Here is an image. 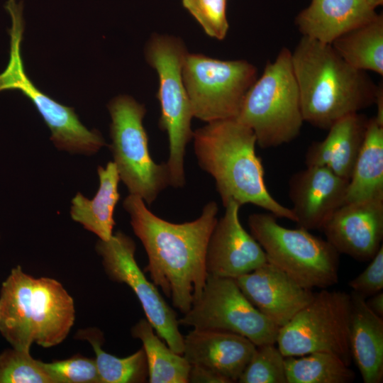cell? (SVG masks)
I'll return each mask as SVG.
<instances>
[{"instance_id":"6da1fadb","label":"cell","mask_w":383,"mask_h":383,"mask_svg":"<svg viewBox=\"0 0 383 383\" xmlns=\"http://www.w3.org/2000/svg\"><path fill=\"white\" fill-rule=\"evenodd\" d=\"M123 206L148 255L144 271L174 308L187 313L205 286L206 248L218 220L217 204L207 203L198 218L182 223L157 216L133 194L126 196Z\"/></svg>"},{"instance_id":"7a4b0ae2","label":"cell","mask_w":383,"mask_h":383,"mask_svg":"<svg viewBox=\"0 0 383 383\" xmlns=\"http://www.w3.org/2000/svg\"><path fill=\"white\" fill-rule=\"evenodd\" d=\"M304 122L328 130L340 118L374 104L377 84L348 64L331 44L302 36L292 51Z\"/></svg>"},{"instance_id":"3957f363","label":"cell","mask_w":383,"mask_h":383,"mask_svg":"<svg viewBox=\"0 0 383 383\" xmlns=\"http://www.w3.org/2000/svg\"><path fill=\"white\" fill-rule=\"evenodd\" d=\"M194 152L200 167L215 180L223 205L234 201L251 204L275 217L296 222L291 209L269 192L261 159L256 155L253 131L235 118L207 123L193 135Z\"/></svg>"},{"instance_id":"277c9868","label":"cell","mask_w":383,"mask_h":383,"mask_svg":"<svg viewBox=\"0 0 383 383\" xmlns=\"http://www.w3.org/2000/svg\"><path fill=\"white\" fill-rule=\"evenodd\" d=\"M75 319L72 297L57 280L13 268L0 292V332L13 348H50L68 335Z\"/></svg>"},{"instance_id":"5b68a950","label":"cell","mask_w":383,"mask_h":383,"mask_svg":"<svg viewBox=\"0 0 383 383\" xmlns=\"http://www.w3.org/2000/svg\"><path fill=\"white\" fill-rule=\"evenodd\" d=\"M254 133L262 148L294 140L304 122L292 64V51L282 48L268 62L247 91L235 118Z\"/></svg>"},{"instance_id":"8992f818","label":"cell","mask_w":383,"mask_h":383,"mask_svg":"<svg viewBox=\"0 0 383 383\" xmlns=\"http://www.w3.org/2000/svg\"><path fill=\"white\" fill-rule=\"evenodd\" d=\"M274 215L255 213L248 216L250 234L267 260L301 287L327 289L338 282L339 252L326 240L299 227L285 228Z\"/></svg>"},{"instance_id":"52a82bcc","label":"cell","mask_w":383,"mask_h":383,"mask_svg":"<svg viewBox=\"0 0 383 383\" xmlns=\"http://www.w3.org/2000/svg\"><path fill=\"white\" fill-rule=\"evenodd\" d=\"M187 53L179 38L157 33L150 37L145 48V60L156 70L159 78V126L168 135L169 157L166 164L170 186L175 188L185 184V150L194 135L191 128L194 116L182 78Z\"/></svg>"},{"instance_id":"ba28073f","label":"cell","mask_w":383,"mask_h":383,"mask_svg":"<svg viewBox=\"0 0 383 383\" xmlns=\"http://www.w3.org/2000/svg\"><path fill=\"white\" fill-rule=\"evenodd\" d=\"M107 107L111 118L110 149L120 179L130 194L150 205L170 186V178L166 162L156 163L150 154L143 124L145 107L128 95L114 97Z\"/></svg>"},{"instance_id":"9c48e42d","label":"cell","mask_w":383,"mask_h":383,"mask_svg":"<svg viewBox=\"0 0 383 383\" xmlns=\"http://www.w3.org/2000/svg\"><path fill=\"white\" fill-rule=\"evenodd\" d=\"M5 9L11 18L9 29L10 58L0 74V91L18 90L35 106L51 131L50 139L59 150L71 153L93 155L106 145L96 129L89 130L79 121L74 109L57 102L40 91L26 75L21 53L24 31L23 4L8 0Z\"/></svg>"},{"instance_id":"30bf717a","label":"cell","mask_w":383,"mask_h":383,"mask_svg":"<svg viewBox=\"0 0 383 383\" xmlns=\"http://www.w3.org/2000/svg\"><path fill=\"white\" fill-rule=\"evenodd\" d=\"M182 78L194 117L209 123L237 117L257 70L245 60H221L188 52Z\"/></svg>"},{"instance_id":"8fae6325","label":"cell","mask_w":383,"mask_h":383,"mask_svg":"<svg viewBox=\"0 0 383 383\" xmlns=\"http://www.w3.org/2000/svg\"><path fill=\"white\" fill-rule=\"evenodd\" d=\"M350 295L321 289L279 330L277 343L284 357L326 352L350 365Z\"/></svg>"},{"instance_id":"7c38bea8","label":"cell","mask_w":383,"mask_h":383,"mask_svg":"<svg viewBox=\"0 0 383 383\" xmlns=\"http://www.w3.org/2000/svg\"><path fill=\"white\" fill-rule=\"evenodd\" d=\"M179 325L241 335L256 346L277 342L279 328L245 296L235 279L207 275L205 286Z\"/></svg>"},{"instance_id":"4fadbf2b","label":"cell","mask_w":383,"mask_h":383,"mask_svg":"<svg viewBox=\"0 0 383 383\" xmlns=\"http://www.w3.org/2000/svg\"><path fill=\"white\" fill-rule=\"evenodd\" d=\"M135 249L133 240L121 231L108 240L99 239L96 245L109 278L132 289L155 333L174 352L183 355L184 336L179 331L177 314L138 265Z\"/></svg>"},{"instance_id":"5bb4252c","label":"cell","mask_w":383,"mask_h":383,"mask_svg":"<svg viewBox=\"0 0 383 383\" xmlns=\"http://www.w3.org/2000/svg\"><path fill=\"white\" fill-rule=\"evenodd\" d=\"M217 220L206 252L207 275L235 279L255 270L267 260L262 247L240 223L239 206L230 201Z\"/></svg>"},{"instance_id":"9a60e30c","label":"cell","mask_w":383,"mask_h":383,"mask_svg":"<svg viewBox=\"0 0 383 383\" xmlns=\"http://www.w3.org/2000/svg\"><path fill=\"white\" fill-rule=\"evenodd\" d=\"M321 229L339 254L370 260L382 246L383 199L345 203Z\"/></svg>"},{"instance_id":"2e32d148","label":"cell","mask_w":383,"mask_h":383,"mask_svg":"<svg viewBox=\"0 0 383 383\" xmlns=\"http://www.w3.org/2000/svg\"><path fill=\"white\" fill-rule=\"evenodd\" d=\"M235 279L250 302L279 328L315 294L269 261Z\"/></svg>"},{"instance_id":"e0dca14e","label":"cell","mask_w":383,"mask_h":383,"mask_svg":"<svg viewBox=\"0 0 383 383\" xmlns=\"http://www.w3.org/2000/svg\"><path fill=\"white\" fill-rule=\"evenodd\" d=\"M349 180L323 166H306L289 181L296 223L308 231L321 229L345 202Z\"/></svg>"},{"instance_id":"ac0fdd59","label":"cell","mask_w":383,"mask_h":383,"mask_svg":"<svg viewBox=\"0 0 383 383\" xmlns=\"http://www.w3.org/2000/svg\"><path fill=\"white\" fill-rule=\"evenodd\" d=\"M255 349L247 338L226 331L193 328L184 336L188 362L210 369L229 383L238 381Z\"/></svg>"},{"instance_id":"d6986e66","label":"cell","mask_w":383,"mask_h":383,"mask_svg":"<svg viewBox=\"0 0 383 383\" xmlns=\"http://www.w3.org/2000/svg\"><path fill=\"white\" fill-rule=\"evenodd\" d=\"M377 15L366 0H311L296 16L295 24L302 36L331 44Z\"/></svg>"},{"instance_id":"ffe728a7","label":"cell","mask_w":383,"mask_h":383,"mask_svg":"<svg viewBox=\"0 0 383 383\" xmlns=\"http://www.w3.org/2000/svg\"><path fill=\"white\" fill-rule=\"evenodd\" d=\"M369 118L358 113L335 121L321 141L313 142L305 155L306 166H323L349 180L362 147Z\"/></svg>"},{"instance_id":"44dd1931","label":"cell","mask_w":383,"mask_h":383,"mask_svg":"<svg viewBox=\"0 0 383 383\" xmlns=\"http://www.w3.org/2000/svg\"><path fill=\"white\" fill-rule=\"evenodd\" d=\"M350 295L349 343L352 358L365 383L383 380V318L367 306L365 298Z\"/></svg>"},{"instance_id":"7402d4cb","label":"cell","mask_w":383,"mask_h":383,"mask_svg":"<svg viewBox=\"0 0 383 383\" xmlns=\"http://www.w3.org/2000/svg\"><path fill=\"white\" fill-rule=\"evenodd\" d=\"M99 187L92 199L78 192L72 199V218L82 224L100 240H108L113 235L115 226L113 211L119 199L118 190L120 177L113 162L97 169Z\"/></svg>"},{"instance_id":"603a6c76","label":"cell","mask_w":383,"mask_h":383,"mask_svg":"<svg viewBox=\"0 0 383 383\" xmlns=\"http://www.w3.org/2000/svg\"><path fill=\"white\" fill-rule=\"evenodd\" d=\"M383 199V125L369 118L350 177L345 203Z\"/></svg>"},{"instance_id":"cb8c5ba5","label":"cell","mask_w":383,"mask_h":383,"mask_svg":"<svg viewBox=\"0 0 383 383\" xmlns=\"http://www.w3.org/2000/svg\"><path fill=\"white\" fill-rule=\"evenodd\" d=\"M337 53L353 67L383 75V16L336 38L331 44Z\"/></svg>"},{"instance_id":"d4e9b609","label":"cell","mask_w":383,"mask_h":383,"mask_svg":"<svg viewBox=\"0 0 383 383\" xmlns=\"http://www.w3.org/2000/svg\"><path fill=\"white\" fill-rule=\"evenodd\" d=\"M146 318H141L131 329V334L143 343L150 383H187L191 365L180 354L174 352L155 333Z\"/></svg>"},{"instance_id":"484cf974","label":"cell","mask_w":383,"mask_h":383,"mask_svg":"<svg viewBox=\"0 0 383 383\" xmlns=\"http://www.w3.org/2000/svg\"><path fill=\"white\" fill-rule=\"evenodd\" d=\"M76 335L78 339L91 344L101 383H143L148 380V363L143 348L129 356L118 357L102 349L104 338L99 329H82Z\"/></svg>"},{"instance_id":"4316f807","label":"cell","mask_w":383,"mask_h":383,"mask_svg":"<svg viewBox=\"0 0 383 383\" xmlns=\"http://www.w3.org/2000/svg\"><path fill=\"white\" fill-rule=\"evenodd\" d=\"M338 356L314 352L284 357L287 383H349L355 373Z\"/></svg>"},{"instance_id":"83f0119b","label":"cell","mask_w":383,"mask_h":383,"mask_svg":"<svg viewBox=\"0 0 383 383\" xmlns=\"http://www.w3.org/2000/svg\"><path fill=\"white\" fill-rule=\"evenodd\" d=\"M0 383H54L42 362L30 352L9 349L0 354Z\"/></svg>"},{"instance_id":"f1b7e54d","label":"cell","mask_w":383,"mask_h":383,"mask_svg":"<svg viewBox=\"0 0 383 383\" xmlns=\"http://www.w3.org/2000/svg\"><path fill=\"white\" fill-rule=\"evenodd\" d=\"M240 383H287L284 357L278 347L268 343L256 346L240 375Z\"/></svg>"},{"instance_id":"f546056e","label":"cell","mask_w":383,"mask_h":383,"mask_svg":"<svg viewBox=\"0 0 383 383\" xmlns=\"http://www.w3.org/2000/svg\"><path fill=\"white\" fill-rule=\"evenodd\" d=\"M182 3L208 35L218 40L226 38L229 28L227 0H182Z\"/></svg>"},{"instance_id":"4dcf8cb0","label":"cell","mask_w":383,"mask_h":383,"mask_svg":"<svg viewBox=\"0 0 383 383\" xmlns=\"http://www.w3.org/2000/svg\"><path fill=\"white\" fill-rule=\"evenodd\" d=\"M42 365L54 383H101L94 358L77 355Z\"/></svg>"},{"instance_id":"1f68e13d","label":"cell","mask_w":383,"mask_h":383,"mask_svg":"<svg viewBox=\"0 0 383 383\" xmlns=\"http://www.w3.org/2000/svg\"><path fill=\"white\" fill-rule=\"evenodd\" d=\"M370 260L366 269L348 283L353 292L365 299L382 291L383 246Z\"/></svg>"},{"instance_id":"d6a6232c","label":"cell","mask_w":383,"mask_h":383,"mask_svg":"<svg viewBox=\"0 0 383 383\" xmlns=\"http://www.w3.org/2000/svg\"><path fill=\"white\" fill-rule=\"evenodd\" d=\"M188 382L229 383L226 379L216 372L199 365H191Z\"/></svg>"},{"instance_id":"836d02e7","label":"cell","mask_w":383,"mask_h":383,"mask_svg":"<svg viewBox=\"0 0 383 383\" xmlns=\"http://www.w3.org/2000/svg\"><path fill=\"white\" fill-rule=\"evenodd\" d=\"M367 307L376 315L383 318V293L379 292L365 299Z\"/></svg>"},{"instance_id":"e575fe53","label":"cell","mask_w":383,"mask_h":383,"mask_svg":"<svg viewBox=\"0 0 383 383\" xmlns=\"http://www.w3.org/2000/svg\"><path fill=\"white\" fill-rule=\"evenodd\" d=\"M374 104L377 106V114L374 117L379 123L383 125V87L382 82L377 84Z\"/></svg>"},{"instance_id":"d590c367","label":"cell","mask_w":383,"mask_h":383,"mask_svg":"<svg viewBox=\"0 0 383 383\" xmlns=\"http://www.w3.org/2000/svg\"><path fill=\"white\" fill-rule=\"evenodd\" d=\"M367 4L374 9L382 5L383 0H366Z\"/></svg>"}]
</instances>
